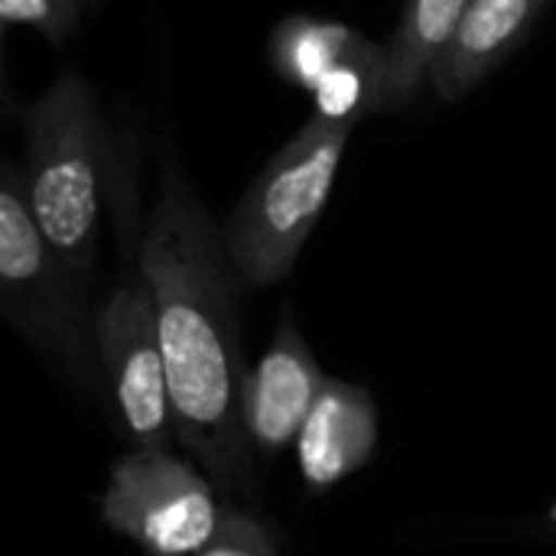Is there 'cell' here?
<instances>
[{"label":"cell","instance_id":"obj_9","mask_svg":"<svg viewBox=\"0 0 556 556\" xmlns=\"http://www.w3.org/2000/svg\"><path fill=\"white\" fill-rule=\"evenodd\" d=\"M547 3L551 0H472L446 59L433 75V91L443 101H463L521 46Z\"/></svg>","mask_w":556,"mask_h":556},{"label":"cell","instance_id":"obj_8","mask_svg":"<svg viewBox=\"0 0 556 556\" xmlns=\"http://www.w3.org/2000/svg\"><path fill=\"white\" fill-rule=\"evenodd\" d=\"M378 446V410L365 388L329 378L296 437V463L309 492L355 476Z\"/></svg>","mask_w":556,"mask_h":556},{"label":"cell","instance_id":"obj_7","mask_svg":"<svg viewBox=\"0 0 556 556\" xmlns=\"http://www.w3.org/2000/svg\"><path fill=\"white\" fill-rule=\"evenodd\" d=\"M326 381L329 378L306 349L296 323L283 316L267 352L244 381V430L251 446L277 456L296 443Z\"/></svg>","mask_w":556,"mask_h":556},{"label":"cell","instance_id":"obj_6","mask_svg":"<svg viewBox=\"0 0 556 556\" xmlns=\"http://www.w3.org/2000/svg\"><path fill=\"white\" fill-rule=\"evenodd\" d=\"M98 365L111 384L121 424L134 450H169L176 437L169 375L156 332V306L147 280H124L94 309Z\"/></svg>","mask_w":556,"mask_h":556},{"label":"cell","instance_id":"obj_14","mask_svg":"<svg viewBox=\"0 0 556 556\" xmlns=\"http://www.w3.org/2000/svg\"><path fill=\"white\" fill-rule=\"evenodd\" d=\"M195 556H280L270 531L251 515H225L215 538Z\"/></svg>","mask_w":556,"mask_h":556},{"label":"cell","instance_id":"obj_11","mask_svg":"<svg viewBox=\"0 0 556 556\" xmlns=\"http://www.w3.org/2000/svg\"><path fill=\"white\" fill-rule=\"evenodd\" d=\"M316 117L336 124H358L368 114L388 111V46L365 36L319 78L309 91Z\"/></svg>","mask_w":556,"mask_h":556},{"label":"cell","instance_id":"obj_13","mask_svg":"<svg viewBox=\"0 0 556 556\" xmlns=\"http://www.w3.org/2000/svg\"><path fill=\"white\" fill-rule=\"evenodd\" d=\"M94 0H0L3 26H26L62 46L85 20Z\"/></svg>","mask_w":556,"mask_h":556},{"label":"cell","instance_id":"obj_3","mask_svg":"<svg viewBox=\"0 0 556 556\" xmlns=\"http://www.w3.org/2000/svg\"><path fill=\"white\" fill-rule=\"evenodd\" d=\"M355 124L309 117L254 176L222 222L225 251L244 287H274L293 274L332 189Z\"/></svg>","mask_w":556,"mask_h":556},{"label":"cell","instance_id":"obj_2","mask_svg":"<svg viewBox=\"0 0 556 556\" xmlns=\"http://www.w3.org/2000/svg\"><path fill=\"white\" fill-rule=\"evenodd\" d=\"M26 134V199L55 254L88 280L98 254L101 202L111 179V143L91 85L59 75L20 111Z\"/></svg>","mask_w":556,"mask_h":556},{"label":"cell","instance_id":"obj_4","mask_svg":"<svg viewBox=\"0 0 556 556\" xmlns=\"http://www.w3.org/2000/svg\"><path fill=\"white\" fill-rule=\"evenodd\" d=\"M85 280L55 254L26 199L23 173H0V309L7 323L68 381L94 384V319L85 313Z\"/></svg>","mask_w":556,"mask_h":556},{"label":"cell","instance_id":"obj_15","mask_svg":"<svg viewBox=\"0 0 556 556\" xmlns=\"http://www.w3.org/2000/svg\"><path fill=\"white\" fill-rule=\"evenodd\" d=\"M551 521H554V525H556V505H554V508H551Z\"/></svg>","mask_w":556,"mask_h":556},{"label":"cell","instance_id":"obj_1","mask_svg":"<svg viewBox=\"0 0 556 556\" xmlns=\"http://www.w3.org/2000/svg\"><path fill=\"white\" fill-rule=\"evenodd\" d=\"M137 274L156 306L176 440L215 489L235 492L251 479L254 450L244 430L241 280L225 251L222 225L173 160L137 251Z\"/></svg>","mask_w":556,"mask_h":556},{"label":"cell","instance_id":"obj_10","mask_svg":"<svg viewBox=\"0 0 556 556\" xmlns=\"http://www.w3.org/2000/svg\"><path fill=\"white\" fill-rule=\"evenodd\" d=\"M472 0H407L404 16L388 42V108H407L446 59Z\"/></svg>","mask_w":556,"mask_h":556},{"label":"cell","instance_id":"obj_5","mask_svg":"<svg viewBox=\"0 0 556 556\" xmlns=\"http://www.w3.org/2000/svg\"><path fill=\"white\" fill-rule=\"evenodd\" d=\"M101 518L147 556H195L218 531L215 485L186 456L130 450L111 469Z\"/></svg>","mask_w":556,"mask_h":556},{"label":"cell","instance_id":"obj_12","mask_svg":"<svg viewBox=\"0 0 556 556\" xmlns=\"http://www.w3.org/2000/svg\"><path fill=\"white\" fill-rule=\"evenodd\" d=\"M358 36H362L358 29L339 20L293 13L277 23L267 42V59L270 68L287 85H296L309 94L319 85V78L358 42Z\"/></svg>","mask_w":556,"mask_h":556}]
</instances>
